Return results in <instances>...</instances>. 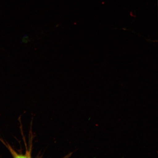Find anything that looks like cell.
<instances>
[{
    "mask_svg": "<svg viewBox=\"0 0 158 158\" xmlns=\"http://www.w3.org/2000/svg\"><path fill=\"white\" fill-rule=\"evenodd\" d=\"M22 41L23 43H27L29 41L28 36L27 35H25V36H23L22 40Z\"/></svg>",
    "mask_w": 158,
    "mask_h": 158,
    "instance_id": "6da1fadb",
    "label": "cell"
}]
</instances>
